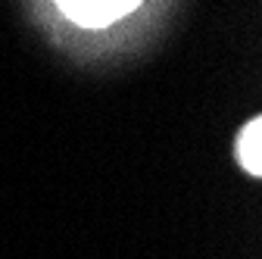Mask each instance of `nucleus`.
<instances>
[{
  "label": "nucleus",
  "mask_w": 262,
  "mask_h": 259,
  "mask_svg": "<svg viewBox=\"0 0 262 259\" xmlns=\"http://www.w3.org/2000/svg\"><path fill=\"white\" fill-rule=\"evenodd\" d=\"M56 4L81 25H110L131 13L141 0H56Z\"/></svg>",
  "instance_id": "1"
},
{
  "label": "nucleus",
  "mask_w": 262,
  "mask_h": 259,
  "mask_svg": "<svg viewBox=\"0 0 262 259\" xmlns=\"http://www.w3.org/2000/svg\"><path fill=\"white\" fill-rule=\"evenodd\" d=\"M259 141H262V122L253 119V122H247V128H244L241 138H237V159H241V166H244L250 175H259V169H262Z\"/></svg>",
  "instance_id": "2"
}]
</instances>
